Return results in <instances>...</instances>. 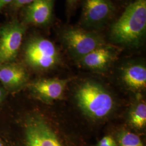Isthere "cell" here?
<instances>
[{
	"instance_id": "obj_6",
	"label": "cell",
	"mask_w": 146,
	"mask_h": 146,
	"mask_svg": "<svg viewBox=\"0 0 146 146\" xmlns=\"http://www.w3.org/2000/svg\"><path fill=\"white\" fill-rule=\"evenodd\" d=\"M26 28L17 21L0 28V63H7L16 58Z\"/></svg>"
},
{
	"instance_id": "obj_9",
	"label": "cell",
	"mask_w": 146,
	"mask_h": 146,
	"mask_svg": "<svg viewBox=\"0 0 146 146\" xmlns=\"http://www.w3.org/2000/svg\"><path fill=\"white\" fill-rule=\"evenodd\" d=\"M113 58V54L111 50L104 45L94 49L81 60L83 64L88 68L101 69L110 64Z\"/></svg>"
},
{
	"instance_id": "obj_12",
	"label": "cell",
	"mask_w": 146,
	"mask_h": 146,
	"mask_svg": "<svg viewBox=\"0 0 146 146\" xmlns=\"http://www.w3.org/2000/svg\"><path fill=\"white\" fill-rule=\"evenodd\" d=\"M131 125L137 128H142L146 125V105L145 103L138 104L131 114Z\"/></svg>"
},
{
	"instance_id": "obj_1",
	"label": "cell",
	"mask_w": 146,
	"mask_h": 146,
	"mask_svg": "<svg viewBox=\"0 0 146 146\" xmlns=\"http://www.w3.org/2000/svg\"><path fill=\"white\" fill-rule=\"evenodd\" d=\"M146 0H135L128 5L110 29V36L122 44L136 46L146 35Z\"/></svg>"
},
{
	"instance_id": "obj_7",
	"label": "cell",
	"mask_w": 146,
	"mask_h": 146,
	"mask_svg": "<svg viewBox=\"0 0 146 146\" xmlns=\"http://www.w3.org/2000/svg\"><path fill=\"white\" fill-rule=\"evenodd\" d=\"M55 0H35L28 5L24 19L27 23L43 26L50 22L52 19Z\"/></svg>"
},
{
	"instance_id": "obj_10",
	"label": "cell",
	"mask_w": 146,
	"mask_h": 146,
	"mask_svg": "<svg viewBox=\"0 0 146 146\" xmlns=\"http://www.w3.org/2000/svg\"><path fill=\"white\" fill-rule=\"evenodd\" d=\"M26 78V73L21 66L16 64L5 65L0 69V81L8 87H18Z\"/></svg>"
},
{
	"instance_id": "obj_5",
	"label": "cell",
	"mask_w": 146,
	"mask_h": 146,
	"mask_svg": "<svg viewBox=\"0 0 146 146\" xmlns=\"http://www.w3.org/2000/svg\"><path fill=\"white\" fill-rule=\"evenodd\" d=\"M115 11L111 0H84L81 23L88 31L99 29L110 21Z\"/></svg>"
},
{
	"instance_id": "obj_4",
	"label": "cell",
	"mask_w": 146,
	"mask_h": 146,
	"mask_svg": "<svg viewBox=\"0 0 146 146\" xmlns=\"http://www.w3.org/2000/svg\"><path fill=\"white\" fill-rule=\"evenodd\" d=\"M25 58L33 68L47 69L57 64L59 54L52 41L41 37H35L27 44Z\"/></svg>"
},
{
	"instance_id": "obj_2",
	"label": "cell",
	"mask_w": 146,
	"mask_h": 146,
	"mask_svg": "<svg viewBox=\"0 0 146 146\" xmlns=\"http://www.w3.org/2000/svg\"><path fill=\"white\" fill-rule=\"evenodd\" d=\"M76 97L81 108L94 118L105 117L113 107L111 95L99 85L92 82L83 84L78 89Z\"/></svg>"
},
{
	"instance_id": "obj_13",
	"label": "cell",
	"mask_w": 146,
	"mask_h": 146,
	"mask_svg": "<svg viewBox=\"0 0 146 146\" xmlns=\"http://www.w3.org/2000/svg\"><path fill=\"white\" fill-rule=\"evenodd\" d=\"M119 146H143L140 138L129 131L121 133L119 137Z\"/></svg>"
},
{
	"instance_id": "obj_15",
	"label": "cell",
	"mask_w": 146,
	"mask_h": 146,
	"mask_svg": "<svg viewBox=\"0 0 146 146\" xmlns=\"http://www.w3.org/2000/svg\"><path fill=\"white\" fill-rule=\"evenodd\" d=\"M35 0H13L11 3L14 9H18L23 6L29 5Z\"/></svg>"
},
{
	"instance_id": "obj_3",
	"label": "cell",
	"mask_w": 146,
	"mask_h": 146,
	"mask_svg": "<svg viewBox=\"0 0 146 146\" xmlns=\"http://www.w3.org/2000/svg\"><path fill=\"white\" fill-rule=\"evenodd\" d=\"M61 38L69 52L80 59L105 45L102 37L98 33L78 28L69 27L63 29Z\"/></svg>"
},
{
	"instance_id": "obj_17",
	"label": "cell",
	"mask_w": 146,
	"mask_h": 146,
	"mask_svg": "<svg viewBox=\"0 0 146 146\" xmlns=\"http://www.w3.org/2000/svg\"><path fill=\"white\" fill-rule=\"evenodd\" d=\"M78 0H67V4L68 6V8L70 9H72L74 6L76 5L77 3Z\"/></svg>"
},
{
	"instance_id": "obj_19",
	"label": "cell",
	"mask_w": 146,
	"mask_h": 146,
	"mask_svg": "<svg viewBox=\"0 0 146 146\" xmlns=\"http://www.w3.org/2000/svg\"><path fill=\"white\" fill-rule=\"evenodd\" d=\"M2 97H3V92H2V89L0 88V102L2 100Z\"/></svg>"
},
{
	"instance_id": "obj_8",
	"label": "cell",
	"mask_w": 146,
	"mask_h": 146,
	"mask_svg": "<svg viewBox=\"0 0 146 146\" xmlns=\"http://www.w3.org/2000/svg\"><path fill=\"white\" fill-rule=\"evenodd\" d=\"M66 84V81L58 79L42 80L33 84V89L45 99H58L62 95Z\"/></svg>"
},
{
	"instance_id": "obj_16",
	"label": "cell",
	"mask_w": 146,
	"mask_h": 146,
	"mask_svg": "<svg viewBox=\"0 0 146 146\" xmlns=\"http://www.w3.org/2000/svg\"><path fill=\"white\" fill-rule=\"evenodd\" d=\"M13 0H0V11L3 9V8L8 5V4L11 3Z\"/></svg>"
},
{
	"instance_id": "obj_11",
	"label": "cell",
	"mask_w": 146,
	"mask_h": 146,
	"mask_svg": "<svg viewBox=\"0 0 146 146\" xmlns=\"http://www.w3.org/2000/svg\"><path fill=\"white\" fill-rule=\"evenodd\" d=\"M125 84L132 88L140 89L146 87V68L141 64H133L126 67L123 72Z\"/></svg>"
},
{
	"instance_id": "obj_18",
	"label": "cell",
	"mask_w": 146,
	"mask_h": 146,
	"mask_svg": "<svg viewBox=\"0 0 146 146\" xmlns=\"http://www.w3.org/2000/svg\"><path fill=\"white\" fill-rule=\"evenodd\" d=\"M0 146H7L5 140L0 135Z\"/></svg>"
},
{
	"instance_id": "obj_14",
	"label": "cell",
	"mask_w": 146,
	"mask_h": 146,
	"mask_svg": "<svg viewBox=\"0 0 146 146\" xmlns=\"http://www.w3.org/2000/svg\"><path fill=\"white\" fill-rule=\"evenodd\" d=\"M97 146H116V142L111 136H105L101 139Z\"/></svg>"
}]
</instances>
